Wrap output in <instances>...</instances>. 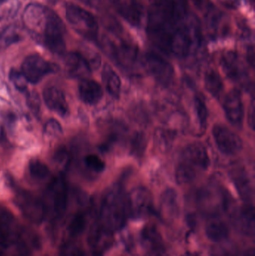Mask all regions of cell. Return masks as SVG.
<instances>
[{
	"label": "cell",
	"mask_w": 255,
	"mask_h": 256,
	"mask_svg": "<svg viewBox=\"0 0 255 256\" xmlns=\"http://www.w3.org/2000/svg\"><path fill=\"white\" fill-rule=\"evenodd\" d=\"M127 196L122 186L118 184L106 192L102 200L99 224L113 233L121 230L127 221Z\"/></svg>",
	"instance_id": "1"
},
{
	"label": "cell",
	"mask_w": 255,
	"mask_h": 256,
	"mask_svg": "<svg viewBox=\"0 0 255 256\" xmlns=\"http://www.w3.org/2000/svg\"><path fill=\"white\" fill-rule=\"evenodd\" d=\"M210 158L203 144L195 142L184 148L177 167L175 178L180 184L191 182L201 172L208 170Z\"/></svg>",
	"instance_id": "2"
},
{
	"label": "cell",
	"mask_w": 255,
	"mask_h": 256,
	"mask_svg": "<svg viewBox=\"0 0 255 256\" xmlns=\"http://www.w3.org/2000/svg\"><path fill=\"white\" fill-rule=\"evenodd\" d=\"M66 18L73 30L91 42H97L99 25L92 14L80 6L73 3H67L65 6Z\"/></svg>",
	"instance_id": "3"
},
{
	"label": "cell",
	"mask_w": 255,
	"mask_h": 256,
	"mask_svg": "<svg viewBox=\"0 0 255 256\" xmlns=\"http://www.w3.org/2000/svg\"><path fill=\"white\" fill-rule=\"evenodd\" d=\"M64 34L65 26L62 20L49 8L46 26L40 38L43 45L52 54L63 55L66 51Z\"/></svg>",
	"instance_id": "4"
},
{
	"label": "cell",
	"mask_w": 255,
	"mask_h": 256,
	"mask_svg": "<svg viewBox=\"0 0 255 256\" xmlns=\"http://www.w3.org/2000/svg\"><path fill=\"white\" fill-rule=\"evenodd\" d=\"M67 186L64 176H57L49 184L46 200H43L46 212L55 218H61L67 207Z\"/></svg>",
	"instance_id": "5"
},
{
	"label": "cell",
	"mask_w": 255,
	"mask_h": 256,
	"mask_svg": "<svg viewBox=\"0 0 255 256\" xmlns=\"http://www.w3.org/2000/svg\"><path fill=\"white\" fill-rule=\"evenodd\" d=\"M14 203L22 215L34 224H40L47 215L43 200L28 191H18L14 197Z\"/></svg>",
	"instance_id": "6"
},
{
	"label": "cell",
	"mask_w": 255,
	"mask_h": 256,
	"mask_svg": "<svg viewBox=\"0 0 255 256\" xmlns=\"http://www.w3.org/2000/svg\"><path fill=\"white\" fill-rule=\"evenodd\" d=\"M128 216L133 219H142L151 214L154 210V200L151 192L143 186L132 190L127 196Z\"/></svg>",
	"instance_id": "7"
},
{
	"label": "cell",
	"mask_w": 255,
	"mask_h": 256,
	"mask_svg": "<svg viewBox=\"0 0 255 256\" xmlns=\"http://www.w3.org/2000/svg\"><path fill=\"white\" fill-rule=\"evenodd\" d=\"M56 70L55 64L37 54L27 56L21 66V72L27 82L33 84H38L46 75L54 73Z\"/></svg>",
	"instance_id": "8"
},
{
	"label": "cell",
	"mask_w": 255,
	"mask_h": 256,
	"mask_svg": "<svg viewBox=\"0 0 255 256\" xmlns=\"http://www.w3.org/2000/svg\"><path fill=\"white\" fill-rule=\"evenodd\" d=\"M144 68L160 84H170L174 76V68L172 64L161 56L154 52H148L142 60Z\"/></svg>",
	"instance_id": "9"
},
{
	"label": "cell",
	"mask_w": 255,
	"mask_h": 256,
	"mask_svg": "<svg viewBox=\"0 0 255 256\" xmlns=\"http://www.w3.org/2000/svg\"><path fill=\"white\" fill-rule=\"evenodd\" d=\"M22 227L8 209L0 206V246H14Z\"/></svg>",
	"instance_id": "10"
},
{
	"label": "cell",
	"mask_w": 255,
	"mask_h": 256,
	"mask_svg": "<svg viewBox=\"0 0 255 256\" xmlns=\"http://www.w3.org/2000/svg\"><path fill=\"white\" fill-rule=\"evenodd\" d=\"M213 135L222 153L226 155L238 154L243 148V142L236 132L221 124L213 128Z\"/></svg>",
	"instance_id": "11"
},
{
	"label": "cell",
	"mask_w": 255,
	"mask_h": 256,
	"mask_svg": "<svg viewBox=\"0 0 255 256\" xmlns=\"http://www.w3.org/2000/svg\"><path fill=\"white\" fill-rule=\"evenodd\" d=\"M48 10L49 8L37 3H31L26 6L22 14L25 26L40 38L46 26Z\"/></svg>",
	"instance_id": "12"
},
{
	"label": "cell",
	"mask_w": 255,
	"mask_h": 256,
	"mask_svg": "<svg viewBox=\"0 0 255 256\" xmlns=\"http://www.w3.org/2000/svg\"><path fill=\"white\" fill-rule=\"evenodd\" d=\"M103 46L109 56L123 67H130L137 58V49L128 42H121L116 44L109 40L103 44Z\"/></svg>",
	"instance_id": "13"
},
{
	"label": "cell",
	"mask_w": 255,
	"mask_h": 256,
	"mask_svg": "<svg viewBox=\"0 0 255 256\" xmlns=\"http://www.w3.org/2000/svg\"><path fill=\"white\" fill-rule=\"evenodd\" d=\"M221 66L226 76L232 80L242 82L247 80V70L237 52L233 51L226 52L222 57Z\"/></svg>",
	"instance_id": "14"
},
{
	"label": "cell",
	"mask_w": 255,
	"mask_h": 256,
	"mask_svg": "<svg viewBox=\"0 0 255 256\" xmlns=\"http://www.w3.org/2000/svg\"><path fill=\"white\" fill-rule=\"evenodd\" d=\"M118 13L134 27L140 26L142 22V8L137 0H109Z\"/></svg>",
	"instance_id": "15"
},
{
	"label": "cell",
	"mask_w": 255,
	"mask_h": 256,
	"mask_svg": "<svg viewBox=\"0 0 255 256\" xmlns=\"http://www.w3.org/2000/svg\"><path fill=\"white\" fill-rule=\"evenodd\" d=\"M224 110L226 116L236 127H242L244 117V108L241 93L232 90L226 96L224 100Z\"/></svg>",
	"instance_id": "16"
},
{
	"label": "cell",
	"mask_w": 255,
	"mask_h": 256,
	"mask_svg": "<svg viewBox=\"0 0 255 256\" xmlns=\"http://www.w3.org/2000/svg\"><path fill=\"white\" fill-rule=\"evenodd\" d=\"M64 66L67 73L73 78L88 79L91 74V68L82 54L70 52L64 56Z\"/></svg>",
	"instance_id": "17"
},
{
	"label": "cell",
	"mask_w": 255,
	"mask_h": 256,
	"mask_svg": "<svg viewBox=\"0 0 255 256\" xmlns=\"http://www.w3.org/2000/svg\"><path fill=\"white\" fill-rule=\"evenodd\" d=\"M141 238L144 246L154 256H164L166 252L164 240L157 228L148 225L142 228Z\"/></svg>",
	"instance_id": "18"
},
{
	"label": "cell",
	"mask_w": 255,
	"mask_h": 256,
	"mask_svg": "<svg viewBox=\"0 0 255 256\" xmlns=\"http://www.w3.org/2000/svg\"><path fill=\"white\" fill-rule=\"evenodd\" d=\"M43 98L50 110L62 117L68 115L69 106L65 96L56 86H46L43 90Z\"/></svg>",
	"instance_id": "19"
},
{
	"label": "cell",
	"mask_w": 255,
	"mask_h": 256,
	"mask_svg": "<svg viewBox=\"0 0 255 256\" xmlns=\"http://www.w3.org/2000/svg\"><path fill=\"white\" fill-rule=\"evenodd\" d=\"M88 242L91 250L95 254H102L112 244V232L97 222L91 227L88 233Z\"/></svg>",
	"instance_id": "20"
},
{
	"label": "cell",
	"mask_w": 255,
	"mask_h": 256,
	"mask_svg": "<svg viewBox=\"0 0 255 256\" xmlns=\"http://www.w3.org/2000/svg\"><path fill=\"white\" fill-rule=\"evenodd\" d=\"M79 96L86 104L95 105L103 98V88L98 82L92 80H82L79 85Z\"/></svg>",
	"instance_id": "21"
},
{
	"label": "cell",
	"mask_w": 255,
	"mask_h": 256,
	"mask_svg": "<svg viewBox=\"0 0 255 256\" xmlns=\"http://www.w3.org/2000/svg\"><path fill=\"white\" fill-rule=\"evenodd\" d=\"M160 208L163 215L169 219L178 218L181 212L179 196L174 189H167L162 194L160 198Z\"/></svg>",
	"instance_id": "22"
},
{
	"label": "cell",
	"mask_w": 255,
	"mask_h": 256,
	"mask_svg": "<svg viewBox=\"0 0 255 256\" xmlns=\"http://www.w3.org/2000/svg\"><path fill=\"white\" fill-rule=\"evenodd\" d=\"M39 245V239L37 234L28 228L22 227L17 240L15 243L18 252L23 256H28L32 254L34 250L37 249Z\"/></svg>",
	"instance_id": "23"
},
{
	"label": "cell",
	"mask_w": 255,
	"mask_h": 256,
	"mask_svg": "<svg viewBox=\"0 0 255 256\" xmlns=\"http://www.w3.org/2000/svg\"><path fill=\"white\" fill-rule=\"evenodd\" d=\"M205 232L210 240L219 243L229 237V228L226 222L217 216H213L207 224Z\"/></svg>",
	"instance_id": "24"
},
{
	"label": "cell",
	"mask_w": 255,
	"mask_h": 256,
	"mask_svg": "<svg viewBox=\"0 0 255 256\" xmlns=\"http://www.w3.org/2000/svg\"><path fill=\"white\" fill-rule=\"evenodd\" d=\"M232 177H233L234 183L235 184V186L243 201L245 202L247 204L251 202L253 196V188L250 183V178L248 177L247 173L243 170H238L232 174Z\"/></svg>",
	"instance_id": "25"
},
{
	"label": "cell",
	"mask_w": 255,
	"mask_h": 256,
	"mask_svg": "<svg viewBox=\"0 0 255 256\" xmlns=\"http://www.w3.org/2000/svg\"><path fill=\"white\" fill-rule=\"evenodd\" d=\"M102 78L108 92L115 98H119L121 88V79L109 64H105L103 67Z\"/></svg>",
	"instance_id": "26"
},
{
	"label": "cell",
	"mask_w": 255,
	"mask_h": 256,
	"mask_svg": "<svg viewBox=\"0 0 255 256\" xmlns=\"http://www.w3.org/2000/svg\"><path fill=\"white\" fill-rule=\"evenodd\" d=\"M238 224L244 234L249 236H254L255 218L254 208L253 206H247L243 209L238 216Z\"/></svg>",
	"instance_id": "27"
},
{
	"label": "cell",
	"mask_w": 255,
	"mask_h": 256,
	"mask_svg": "<svg viewBox=\"0 0 255 256\" xmlns=\"http://www.w3.org/2000/svg\"><path fill=\"white\" fill-rule=\"evenodd\" d=\"M205 87L208 92L216 98H219L223 92V82L221 76L215 70H209L205 74Z\"/></svg>",
	"instance_id": "28"
},
{
	"label": "cell",
	"mask_w": 255,
	"mask_h": 256,
	"mask_svg": "<svg viewBox=\"0 0 255 256\" xmlns=\"http://www.w3.org/2000/svg\"><path fill=\"white\" fill-rule=\"evenodd\" d=\"M88 225V218L84 212H78L73 215V218L67 226V232L72 238H76L82 234Z\"/></svg>",
	"instance_id": "29"
},
{
	"label": "cell",
	"mask_w": 255,
	"mask_h": 256,
	"mask_svg": "<svg viewBox=\"0 0 255 256\" xmlns=\"http://www.w3.org/2000/svg\"><path fill=\"white\" fill-rule=\"evenodd\" d=\"M22 38L20 32L15 26H8L0 32V43L4 46L18 43Z\"/></svg>",
	"instance_id": "30"
},
{
	"label": "cell",
	"mask_w": 255,
	"mask_h": 256,
	"mask_svg": "<svg viewBox=\"0 0 255 256\" xmlns=\"http://www.w3.org/2000/svg\"><path fill=\"white\" fill-rule=\"evenodd\" d=\"M30 176L36 180H43L49 174L47 166L38 159H32L28 164Z\"/></svg>",
	"instance_id": "31"
},
{
	"label": "cell",
	"mask_w": 255,
	"mask_h": 256,
	"mask_svg": "<svg viewBox=\"0 0 255 256\" xmlns=\"http://www.w3.org/2000/svg\"><path fill=\"white\" fill-rule=\"evenodd\" d=\"M147 138L143 132H137L133 136L130 142V152L136 158H141L145 153Z\"/></svg>",
	"instance_id": "32"
},
{
	"label": "cell",
	"mask_w": 255,
	"mask_h": 256,
	"mask_svg": "<svg viewBox=\"0 0 255 256\" xmlns=\"http://www.w3.org/2000/svg\"><path fill=\"white\" fill-rule=\"evenodd\" d=\"M173 132L169 130L158 129L155 132V142L161 150H166L172 146L174 140Z\"/></svg>",
	"instance_id": "33"
},
{
	"label": "cell",
	"mask_w": 255,
	"mask_h": 256,
	"mask_svg": "<svg viewBox=\"0 0 255 256\" xmlns=\"http://www.w3.org/2000/svg\"><path fill=\"white\" fill-rule=\"evenodd\" d=\"M85 166L88 170L94 172H102L106 168V164L103 160L100 159V156L94 154H89L86 155L84 159Z\"/></svg>",
	"instance_id": "34"
},
{
	"label": "cell",
	"mask_w": 255,
	"mask_h": 256,
	"mask_svg": "<svg viewBox=\"0 0 255 256\" xmlns=\"http://www.w3.org/2000/svg\"><path fill=\"white\" fill-rule=\"evenodd\" d=\"M195 108H196V114H197L201 129L205 130L208 126V109L206 105L202 99L200 98H196L195 100Z\"/></svg>",
	"instance_id": "35"
},
{
	"label": "cell",
	"mask_w": 255,
	"mask_h": 256,
	"mask_svg": "<svg viewBox=\"0 0 255 256\" xmlns=\"http://www.w3.org/2000/svg\"><path fill=\"white\" fill-rule=\"evenodd\" d=\"M60 256H85V254L77 244L69 240L61 245Z\"/></svg>",
	"instance_id": "36"
},
{
	"label": "cell",
	"mask_w": 255,
	"mask_h": 256,
	"mask_svg": "<svg viewBox=\"0 0 255 256\" xmlns=\"http://www.w3.org/2000/svg\"><path fill=\"white\" fill-rule=\"evenodd\" d=\"M9 78L12 84L17 88L19 91L25 92L27 88V80L22 72L19 70L12 69L9 74Z\"/></svg>",
	"instance_id": "37"
},
{
	"label": "cell",
	"mask_w": 255,
	"mask_h": 256,
	"mask_svg": "<svg viewBox=\"0 0 255 256\" xmlns=\"http://www.w3.org/2000/svg\"><path fill=\"white\" fill-rule=\"evenodd\" d=\"M26 104L27 106L32 111L34 115H38L40 110L41 102H40V96L36 92H31L27 94Z\"/></svg>",
	"instance_id": "38"
},
{
	"label": "cell",
	"mask_w": 255,
	"mask_h": 256,
	"mask_svg": "<svg viewBox=\"0 0 255 256\" xmlns=\"http://www.w3.org/2000/svg\"><path fill=\"white\" fill-rule=\"evenodd\" d=\"M43 132L48 137L59 136L62 134V128L57 120H50L45 124Z\"/></svg>",
	"instance_id": "39"
},
{
	"label": "cell",
	"mask_w": 255,
	"mask_h": 256,
	"mask_svg": "<svg viewBox=\"0 0 255 256\" xmlns=\"http://www.w3.org/2000/svg\"><path fill=\"white\" fill-rule=\"evenodd\" d=\"M53 158L57 165L61 166H66L68 164L70 155H69L66 147L61 146L55 150Z\"/></svg>",
	"instance_id": "40"
},
{
	"label": "cell",
	"mask_w": 255,
	"mask_h": 256,
	"mask_svg": "<svg viewBox=\"0 0 255 256\" xmlns=\"http://www.w3.org/2000/svg\"><path fill=\"white\" fill-rule=\"evenodd\" d=\"M8 144L9 142L8 140H7L5 130H4L3 126H1V127H0V144H1V146L6 147V146H8Z\"/></svg>",
	"instance_id": "41"
},
{
	"label": "cell",
	"mask_w": 255,
	"mask_h": 256,
	"mask_svg": "<svg viewBox=\"0 0 255 256\" xmlns=\"http://www.w3.org/2000/svg\"><path fill=\"white\" fill-rule=\"evenodd\" d=\"M79 1L85 6L93 8H98L100 6V2H101V0H79Z\"/></svg>",
	"instance_id": "42"
},
{
	"label": "cell",
	"mask_w": 255,
	"mask_h": 256,
	"mask_svg": "<svg viewBox=\"0 0 255 256\" xmlns=\"http://www.w3.org/2000/svg\"><path fill=\"white\" fill-rule=\"evenodd\" d=\"M249 123L251 126L252 129H254L255 127V105L254 103L252 104L251 108H250V114H249Z\"/></svg>",
	"instance_id": "43"
},
{
	"label": "cell",
	"mask_w": 255,
	"mask_h": 256,
	"mask_svg": "<svg viewBox=\"0 0 255 256\" xmlns=\"http://www.w3.org/2000/svg\"><path fill=\"white\" fill-rule=\"evenodd\" d=\"M191 1L199 8H203L205 0H191Z\"/></svg>",
	"instance_id": "44"
},
{
	"label": "cell",
	"mask_w": 255,
	"mask_h": 256,
	"mask_svg": "<svg viewBox=\"0 0 255 256\" xmlns=\"http://www.w3.org/2000/svg\"><path fill=\"white\" fill-rule=\"evenodd\" d=\"M46 1H47L49 3V4H55L57 2H58V1H59V0H46Z\"/></svg>",
	"instance_id": "45"
},
{
	"label": "cell",
	"mask_w": 255,
	"mask_h": 256,
	"mask_svg": "<svg viewBox=\"0 0 255 256\" xmlns=\"http://www.w3.org/2000/svg\"><path fill=\"white\" fill-rule=\"evenodd\" d=\"M255 256V252L253 250H250L248 252V254H247V256Z\"/></svg>",
	"instance_id": "46"
},
{
	"label": "cell",
	"mask_w": 255,
	"mask_h": 256,
	"mask_svg": "<svg viewBox=\"0 0 255 256\" xmlns=\"http://www.w3.org/2000/svg\"><path fill=\"white\" fill-rule=\"evenodd\" d=\"M152 4H157V3L163 1V0H149Z\"/></svg>",
	"instance_id": "47"
},
{
	"label": "cell",
	"mask_w": 255,
	"mask_h": 256,
	"mask_svg": "<svg viewBox=\"0 0 255 256\" xmlns=\"http://www.w3.org/2000/svg\"><path fill=\"white\" fill-rule=\"evenodd\" d=\"M7 1V0H0V6H1V4H4V3L6 2Z\"/></svg>",
	"instance_id": "48"
},
{
	"label": "cell",
	"mask_w": 255,
	"mask_h": 256,
	"mask_svg": "<svg viewBox=\"0 0 255 256\" xmlns=\"http://www.w3.org/2000/svg\"><path fill=\"white\" fill-rule=\"evenodd\" d=\"M0 256H4V254H3L2 252H1V251H0Z\"/></svg>",
	"instance_id": "49"
},
{
	"label": "cell",
	"mask_w": 255,
	"mask_h": 256,
	"mask_svg": "<svg viewBox=\"0 0 255 256\" xmlns=\"http://www.w3.org/2000/svg\"><path fill=\"white\" fill-rule=\"evenodd\" d=\"M184 256H195L191 255V254H188V255Z\"/></svg>",
	"instance_id": "50"
},
{
	"label": "cell",
	"mask_w": 255,
	"mask_h": 256,
	"mask_svg": "<svg viewBox=\"0 0 255 256\" xmlns=\"http://www.w3.org/2000/svg\"><path fill=\"white\" fill-rule=\"evenodd\" d=\"M250 1H251V2L253 3H254V0H250Z\"/></svg>",
	"instance_id": "51"
},
{
	"label": "cell",
	"mask_w": 255,
	"mask_h": 256,
	"mask_svg": "<svg viewBox=\"0 0 255 256\" xmlns=\"http://www.w3.org/2000/svg\"><path fill=\"white\" fill-rule=\"evenodd\" d=\"M0 20H1V16H0Z\"/></svg>",
	"instance_id": "52"
}]
</instances>
